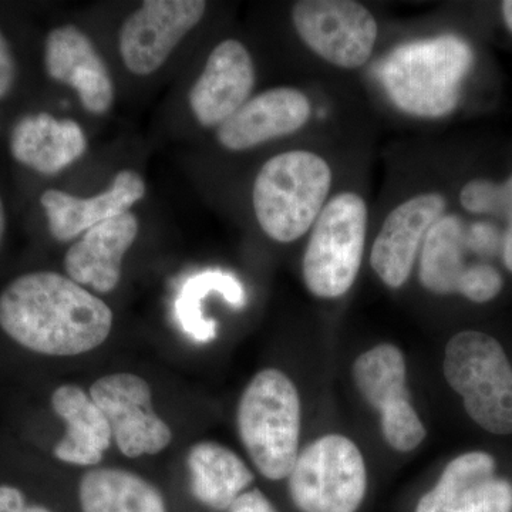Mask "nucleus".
I'll list each match as a JSON object with an SVG mask.
<instances>
[{
  "label": "nucleus",
  "instance_id": "9d476101",
  "mask_svg": "<svg viewBox=\"0 0 512 512\" xmlns=\"http://www.w3.org/2000/svg\"><path fill=\"white\" fill-rule=\"evenodd\" d=\"M90 397L109 421L113 440L124 456H153L173 440L170 427L154 413L153 393L140 376L101 377L90 387Z\"/></svg>",
  "mask_w": 512,
  "mask_h": 512
},
{
  "label": "nucleus",
  "instance_id": "a878e982",
  "mask_svg": "<svg viewBox=\"0 0 512 512\" xmlns=\"http://www.w3.org/2000/svg\"><path fill=\"white\" fill-rule=\"evenodd\" d=\"M503 286V276L493 266L471 265L461 279L458 293L471 302L485 303L493 301Z\"/></svg>",
  "mask_w": 512,
  "mask_h": 512
},
{
  "label": "nucleus",
  "instance_id": "bb28decb",
  "mask_svg": "<svg viewBox=\"0 0 512 512\" xmlns=\"http://www.w3.org/2000/svg\"><path fill=\"white\" fill-rule=\"evenodd\" d=\"M0 512H55L36 503L19 484L0 481Z\"/></svg>",
  "mask_w": 512,
  "mask_h": 512
},
{
  "label": "nucleus",
  "instance_id": "1a4fd4ad",
  "mask_svg": "<svg viewBox=\"0 0 512 512\" xmlns=\"http://www.w3.org/2000/svg\"><path fill=\"white\" fill-rule=\"evenodd\" d=\"M406 359L390 343L357 357L353 379L367 403L382 414L384 439L397 451H412L426 439V427L410 403L406 387Z\"/></svg>",
  "mask_w": 512,
  "mask_h": 512
},
{
  "label": "nucleus",
  "instance_id": "2eb2a0df",
  "mask_svg": "<svg viewBox=\"0 0 512 512\" xmlns=\"http://www.w3.org/2000/svg\"><path fill=\"white\" fill-rule=\"evenodd\" d=\"M46 72L73 87L84 109L104 114L114 101V84L92 40L76 26L53 29L45 43Z\"/></svg>",
  "mask_w": 512,
  "mask_h": 512
},
{
  "label": "nucleus",
  "instance_id": "393cba45",
  "mask_svg": "<svg viewBox=\"0 0 512 512\" xmlns=\"http://www.w3.org/2000/svg\"><path fill=\"white\" fill-rule=\"evenodd\" d=\"M460 202L474 214L498 215L512 224V174L504 184H495L483 178L470 181L461 191Z\"/></svg>",
  "mask_w": 512,
  "mask_h": 512
},
{
  "label": "nucleus",
  "instance_id": "4468645a",
  "mask_svg": "<svg viewBox=\"0 0 512 512\" xmlns=\"http://www.w3.org/2000/svg\"><path fill=\"white\" fill-rule=\"evenodd\" d=\"M255 67L247 47L227 39L212 50L204 72L190 92V106L198 123L220 127L249 100Z\"/></svg>",
  "mask_w": 512,
  "mask_h": 512
},
{
  "label": "nucleus",
  "instance_id": "f03ea898",
  "mask_svg": "<svg viewBox=\"0 0 512 512\" xmlns=\"http://www.w3.org/2000/svg\"><path fill=\"white\" fill-rule=\"evenodd\" d=\"M473 63L466 40L444 35L397 47L383 63L380 77L400 110L436 119L456 109L461 83Z\"/></svg>",
  "mask_w": 512,
  "mask_h": 512
},
{
  "label": "nucleus",
  "instance_id": "ddd939ff",
  "mask_svg": "<svg viewBox=\"0 0 512 512\" xmlns=\"http://www.w3.org/2000/svg\"><path fill=\"white\" fill-rule=\"evenodd\" d=\"M446 200L437 192L416 195L390 212L370 254L377 276L390 288L406 284L412 272L421 239L440 220Z\"/></svg>",
  "mask_w": 512,
  "mask_h": 512
},
{
  "label": "nucleus",
  "instance_id": "f3484780",
  "mask_svg": "<svg viewBox=\"0 0 512 512\" xmlns=\"http://www.w3.org/2000/svg\"><path fill=\"white\" fill-rule=\"evenodd\" d=\"M146 194L140 174L124 170L109 190L90 198L74 197L60 190H47L40 204L47 217L50 235L59 242L72 241L101 222L126 214Z\"/></svg>",
  "mask_w": 512,
  "mask_h": 512
},
{
  "label": "nucleus",
  "instance_id": "2f4dec72",
  "mask_svg": "<svg viewBox=\"0 0 512 512\" xmlns=\"http://www.w3.org/2000/svg\"><path fill=\"white\" fill-rule=\"evenodd\" d=\"M6 232V211L3 205L2 197H0V248H2L3 238Z\"/></svg>",
  "mask_w": 512,
  "mask_h": 512
},
{
  "label": "nucleus",
  "instance_id": "6e6552de",
  "mask_svg": "<svg viewBox=\"0 0 512 512\" xmlns=\"http://www.w3.org/2000/svg\"><path fill=\"white\" fill-rule=\"evenodd\" d=\"M296 32L333 66L357 69L370 59L377 39L375 16L353 0H301L292 9Z\"/></svg>",
  "mask_w": 512,
  "mask_h": 512
},
{
  "label": "nucleus",
  "instance_id": "6ab92c4d",
  "mask_svg": "<svg viewBox=\"0 0 512 512\" xmlns=\"http://www.w3.org/2000/svg\"><path fill=\"white\" fill-rule=\"evenodd\" d=\"M49 406L66 426L52 448L53 457L72 466L99 464L110 447L113 433L92 397L76 384H62L50 393Z\"/></svg>",
  "mask_w": 512,
  "mask_h": 512
},
{
  "label": "nucleus",
  "instance_id": "f8f14e48",
  "mask_svg": "<svg viewBox=\"0 0 512 512\" xmlns=\"http://www.w3.org/2000/svg\"><path fill=\"white\" fill-rule=\"evenodd\" d=\"M495 468L494 457L484 451L461 454L420 498L416 512H512V484L497 477Z\"/></svg>",
  "mask_w": 512,
  "mask_h": 512
},
{
  "label": "nucleus",
  "instance_id": "20e7f679",
  "mask_svg": "<svg viewBox=\"0 0 512 512\" xmlns=\"http://www.w3.org/2000/svg\"><path fill=\"white\" fill-rule=\"evenodd\" d=\"M237 423L259 473L274 481L289 477L301 434V400L292 380L278 369L256 373L239 400Z\"/></svg>",
  "mask_w": 512,
  "mask_h": 512
},
{
  "label": "nucleus",
  "instance_id": "aec40b11",
  "mask_svg": "<svg viewBox=\"0 0 512 512\" xmlns=\"http://www.w3.org/2000/svg\"><path fill=\"white\" fill-rule=\"evenodd\" d=\"M9 147L18 163L36 173L53 175L83 156L87 138L74 120L30 114L13 127Z\"/></svg>",
  "mask_w": 512,
  "mask_h": 512
},
{
  "label": "nucleus",
  "instance_id": "c85d7f7f",
  "mask_svg": "<svg viewBox=\"0 0 512 512\" xmlns=\"http://www.w3.org/2000/svg\"><path fill=\"white\" fill-rule=\"evenodd\" d=\"M228 512H278L259 490L245 491L228 508Z\"/></svg>",
  "mask_w": 512,
  "mask_h": 512
},
{
  "label": "nucleus",
  "instance_id": "412c9836",
  "mask_svg": "<svg viewBox=\"0 0 512 512\" xmlns=\"http://www.w3.org/2000/svg\"><path fill=\"white\" fill-rule=\"evenodd\" d=\"M187 466L192 494L215 511H228L254 481L247 464L234 451L214 441H201L192 446Z\"/></svg>",
  "mask_w": 512,
  "mask_h": 512
},
{
  "label": "nucleus",
  "instance_id": "cd10ccee",
  "mask_svg": "<svg viewBox=\"0 0 512 512\" xmlns=\"http://www.w3.org/2000/svg\"><path fill=\"white\" fill-rule=\"evenodd\" d=\"M16 77V63L8 39L0 30V100L8 96Z\"/></svg>",
  "mask_w": 512,
  "mask_h": 512
},
{
  "label": "nucleus",
  "instance_id": "dca6fc26",
  "mask_svg": "<svg viewBox=\"0 0 512 512\" xmlns=\"http://www.w3.org/2000/svg\"><path fill=\"white\" fill-rule=\"evenodd\" d=\"M311 101L292 87H276L249 99L222 123L218 141L231 151H244L301 130L311 117Z\"/></svg>",
  "mask_w": 512,
  "mask_h": 512
},
{
  "label": "nucleus",
  "instance_id": "5701e85b",
  "mask_svg": "<svg viewBox=\"0 0 512 512\" xmlns=\"http://www.w3.org/2000/svg\"><path fill=\"white\" fill-rule=\"evenodd\" d=\"M211 293H220L235 309L247 303L244 286L229 272L207 269L190 276L181 286L175 301V318L185 335L198 343H208L217 336V322L207 319L202 311V302Z\"/></svg>",
  "mask_w": 512,
  "mask_h": 512
},
{
  "label": "nucleus",
  "instance_id": "f257e3e1",
  "mask_svg": "<svg viewBox=\"0 0 512 512\" xmlns=\"http://www.w3.org/2000/svg\"><path fill=\"white\" fill-rule=\"evenodd\" d=\"M111 328L109 306L69 276L26 272L0 291V336L25 355H83L106 342Z\"/></svg>",
  "mask_w": 512,
  "mask_h": 512
},
{
  "label": "nucleus",
  "instance_id": "7c9ffc66",
  "mask_svg": "<svg viewBox=\"0 0 512 512\" xmlns=\"http://www.w3.org/2000/svg\"><path fill=\"white\" fill-rule=\"evenodd\" d=\"M501 10H503V18L508 30L512 33V0H505L501 3Z\"/></svg>",
  "mask_w": 512,
  "mask_h": 512
},
{
  "label": "nucleus",
  "instance_id": "39448f33",
  "mask_svg": "<svg viewBox=\"0 0 512 512\" xmlns=\"http://www.w3.org/2000/svg\"><path fill=\"white\" fill-rule=\"evenodd\" d=\"M443 369L481 429L512 434V367L497 339L476 330L457 333L444 350Z\"/></svg>",
  "mask_w": 512,
  "mask_h": 512
},
{
  "label": "nucleus",
  "instance_id": "a211bd4d",
  "mask_svg": "<svg viewBox=\"0 0 512 512\" xmlns=\"http://www.w3.org/2000/svg\"><path fill=\"white\" fill-rule=\"evenodd\" d=\"M137 234L138 221L130 211L90 228L64 256L67 276L99 293L114 291L121 279L124 255Z\"/></svg>",
  "mask_w": 512,
  "mask_h": 512
},
{
  "label": "nucleus",
  "instance_id": "9b49d317",
  "mask_svg": "<svg viewBox=\"0 0 512 512\" xmlns=\"http://www.w3.org/2000/svg\"><path fill=\"white\" fill-rule=\"evenodd\" d=\"M202 0H147L128 16L120 30V53L131 73L157 72L183 40L204 18Z\"/></svg>",
  "mask_w": 512,
  "mask_h": 512
},
{
  "label": "nucleus",
  "instance_id": "c756f323",
  "mask_svg": "<svg viewBox=\"0 0 512 512\" xmlns=\"http://www.w3.org/2000/svg\"><path fill=\"white\" fill-rule=\"evenodd\" d=\"M504 264L512 272V224H508L504 238Z\"/></svg>",
  "mask_w": 512,
  "mask_h": 512
},
{
  "label": "nucleus",
  "instance_id": "0eeeda50",
  "mask_svg": "<svg viewBox=\"0 0 512 512\" xmlns=\"http://www.w3.org/2000/svg\"><path fill=\"white\" fill-rule=\"evenodd\" d=\"M366 490L362 453L340 434H328L309 444L289 474V494L301 512H356Z\"/></svg>",
  "mask_w": 512,
  "mask_h": 512
},
{
  "label": "nucleus",
  "instance_id": "4be33fe9",
  "mask_svg": "<svg viewBox=\"0 0 512 512\" xmlns=\"http://www.w3.org/2000/svg\"><path fill=\"white\" fill-rule=\"evenodd\" d=\"M79 498L83 512H167L156 485L120 468H97L84 474Z\"/></svg>",
  "mask_w": 512,
  "mask_h": 512
},
{
  "label": "nucleus",
  "instance_id": "423d86ee",
  "mask_svg": "<svg viewBox=\"0 0 512 512\" xmlns=\"http://www.w3.org/2000/svg\"><path fill=\"white\" fill-rule=\"evenodd\" d=\"M367 229L366 202L342 192L323 207L303 256V281L318 298L345 295L362 265Z\"/></svg>",
  "mask_w": 512,
  "mask_h": 512
},
{
  "label": "nucleus",
  "instance_id": "b1692460",
  "mask_svg": "<svg viewBox=\"0 0 512 512\" xmlns=\"http://www.w3.org/2000/svg\"><path fill=\"white\" fill-rule=\"evenodd\" d=\"M464 228L456 215L440 218L424 239L420 282L437 295L458 293L468 266L464 265Z\"/></svg>",
  "mask_w": 512,
  "mask_h": 512
},
{
  "label": "nucleus",
  "instance_id": "7ed1b4c3",
  "mask_svg": "<svg viewBox=\"0 0 512 512\" xmlns=\"http://www.w3.org/2000/svg\"><path fill=\"white\" fill-rule=\"evenodd\" d=\"M332 185L329 164L311 151H288L266 161L256 175L252 202L269 238L296 241L325 207Z\"/></svg>",
  "mask_w": 512,
  "mask_h": 512
}]
</instances>
